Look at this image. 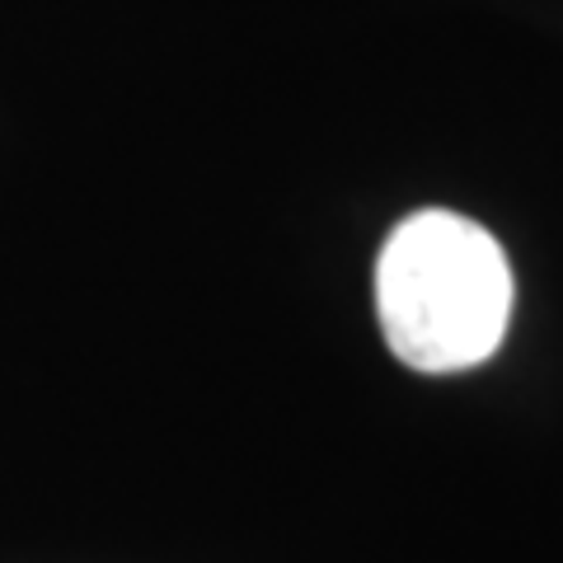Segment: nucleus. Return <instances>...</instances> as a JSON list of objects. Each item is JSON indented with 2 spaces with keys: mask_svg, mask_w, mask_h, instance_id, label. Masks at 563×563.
<instances>
[{
  "mask_svg": "<svg viewBox=\"0 0 563 563\" xmlns=\"http://www.w3.org/2000/svg\"><path fill=\"white\" fill-rule=\"evenodd\" d=\"M376 314L390 352L442 376L488 362L512 314V268L479 221L413 211L376 263Z\"/></svg>",
  "mask_w": 563,
  "mask_h": 563,
  "instance_id": "obj_1",
  "label": "nucleus"
}]
</instances>
